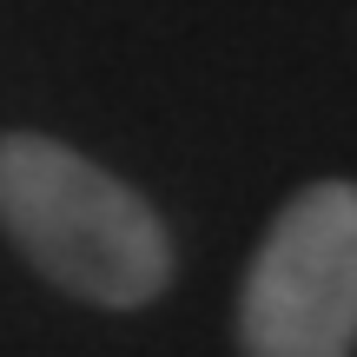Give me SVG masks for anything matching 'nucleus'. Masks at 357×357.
I'll return each mask as SVG.
<instances>
[{
  "label": "nucleus",
  "instance_id": "f257e3e1",
  "mask_svg": "<svg viewBox=\"0 0 357 357\" xmlns=\"http://www.w3.org/2000/svg\"><path fill=\"white\" fill-rule=\"evenodd\" d=\"M0 225L40 278L106 311H139L172 278L159 212L86 153L40 132L0 139Z\"/></svg>",
  "mask_w": 357,
  "mask_h": 357
},
{
  "label": "nucleus",
  "instance_id": "f03ea898",
  "mask_svg": "<svg viewBox=\"0 0 357 357\" xmlns=\"http://www.w3.org/2000/svg\"><path fill=\"white\" fill-rule=\"evenodd\" d=\"M245 357H351L357 344V192L305 185L265 225L238 291Z\"/></svg>",
  "mask_w": 357,
  "mask_h": 357
}]
</instances>
